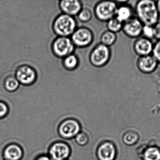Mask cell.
Masks as SVG:
<instances>
[{"label": "cell", "instance_id": "obj_1", "mask_svg": "<svg viewBox=\"0 0 160 160\" xmlns=\"http://www.w3.org/2000/svg\"><path fill=\"white\" fill-rule=\"evenodd\" d=\"M136 18L146 26L153 27L159 22L160 16L156 7V2L152 0H140L135 8Z\"/></svg>", "mask_w": 160, "mask_h": 160}, {"label": "cell", "instance_id": "obj_2", "mask_svg": "<svg viewBox=\"0 0 160 160\" xmlns=\"http://www.w3.org/2000/svg\"><path fill=\"white\" fill-rule=\"evenodd\" d=\"M76 26V22L72 17L63 14L55 19L53 29L60 37H67L75 31Z\"/></svg>", "mask_w": 160, "mask_h": 160}, {"label": "cell", "instance_id": "obj_3", "mask_svg": "<svg viewBox=\"0 0 160 160\" xmlns=\"http://www.w3.org/2000/svg\"><path fill=\"white\" fill-rule=\"evenodd\" d=\"M111 58L110 47L102 43L94 47L90 55V61L94 67L101 68L108 64Z\"/></svg>", "mask_w": 160, "mask_h": 160}, {"label": "cell", "instance_id": "obj_4", "mask_svg": "<svg viewBox=\"0 0 160 160\" xmlns=\"http://www.w3.org/2000/svg\"><path fill=\"white\" fill-rule=\"evenodd\" d=\"M118 7L116 1H102L95 5L94 14L98 20L107 22L115 17Z\"/></svg>", "mask_w": 160, "mask_h": 160}, {"label": "cell", "instance_id": "obj_5", "mask_svg": "<svg viewBox=\"0 0 160 160\" xmlns=\"http://www.w3.org/2000/svg\"><path fill=\"white\" fill-rule=\"evenodd\" d=\"M81 132V127L77 120L69 118L64 120L58 127L60 136L64 139H72Z\"/></svg>", "mask_w": 160, "mask_h": 160}, {"label": "cell", "instance_id": "obj_6", "mask_svg": "<svg viewBox=\"0 0 160 160\" xmlns=\"http://www.w3.org/2000/svg\"><path fill=\"white\" fill-rule=\"evenodd\" d=\"M74 49V45L68 37H59L52 45L54 54L59 58H64L71 55Z\"/></svg>", "mask_w": 160, "mask_h": 160}, {"label": "cell", "instance_id": "obj_7", "mask_svg": "<svg viewBox=\"0 0 160 160\" xmlns=\"http://www.w3.org/2000/svg\"><path fill=\"white\" fill-rule=\"evenodd\" d=\"M71 152V148L67 143L58 141L50 146L48 154L52 160H67Z\"/></svg>", "mask_w": 160, "mask_h": 160}, {"label": "cell", "instance_id": "obj_8", "mask_svg": "<svg viewBox=\"0 0 160 160\" xmlns=\"http://www.w3.org/2000/svg\"><path fill=\"white\" fill-rule=\"evenodd\" d=\"M92 32L87 28H81L76 30L72 34V41L74 45L78 47H86L93 42Z\"/></svg>", "mask_w": 160, "mask_h": 160}, {"label": "cell", "instance_id": "obj_9", "mask_svg": "<svg viewBox=\"0 0 160 160\" xmlns=\"http://www.w3.org/2000/svg\"><path fill=\"white\" fill-rule=\"evenodd\" d=\"M143 26V24L136 17H134L123 23L122 31L127 37L137 39L142 35Z\"/></svg>", "mask_w": 160, "mask_h": 160}, {"label": "cell", "instance_id": "obj_10", "mask_svg": "<svg viewBox=\"0 0 160 160\" xmlns=\"http://www.w3.org/2000/svg\"><path fill=\"white\" fill-rule=\"evenodd\" d=\"M35 70L30 66L23 65L18 69L16 78L19 83L24 85H30L35 82L36 79Z\"/></svg>", "mask_w": 160, "mask_h": 160}, {"label": "cell", "instance_id": "obj_11", "mask_svg": "<svg viewBox=\"0 0 160 160\" xmlns=\"http://www.w3.org/2000/svg\"><path fill=\"white\" fill-rule=\"evenodd\" d=\"M159 63L152 55L138 58L137 61L138 69L144 74H150L154 72Z\"/></svg>", "mask_w": 160, "mask_h": 160}, {"label": "cell", "instance_id": "obj_12", "mask_svg": "<svg viewBox=\"0 0 160 160\" xmlns=\"http://www.w3.org/2000/svg\"><path fill=\"white\" fill-rule=\"evenodd\" d=\"M153 45L151 40L140 36L135 41L133 50L139 57L152 55Z\"/></svg>", "mask_w": 160, "mask_h": 160}, {"label": "cell", "instance_id": "obj_13", "mask_svg": "<svg viewBox=\"0 0 160 160\" xmlns=\"http://www.w3.org/2000/svg\"><path fill=\"white\" fill-rule=\"evenodd\" d=\"M117 154L116 147L110 142L101 143L97 149L96 155L99 160H115Z\"/></svg>", "mask_w": 160, "mask_h": 160}, {"label": "cell", "instance_id": "obj_14", "mask_svg": "<svg viewBox=\"0 0 160 160\" xmlns=\"http://www.w3.org/2000/svg\"><path fill=\"white\" fill-rule=\"evenodd\" d=\"M60 7L64 14L72 17L78 15L82 9V4L79 1L65 0L60 2Z\"/></svg>", "mask_w": 160, "mask_h": 160}, {"label": "cell", "instance_id": "obj_15", "mask_svg": "<svg viewBox=\"0 0 160 160\" xmlns=\"http://www.w3.org/2000/svg\"><path fill=\"white\" fill-rule=\"evenodd\" d=\"M23 156L22 148L16 144H11L6 146L3 152L5 160H20Z\"/></svg>", "mask_w": 160, "mask_h": 160}, {"label": "cell", "instance_id": "obj_16", "mask_svg": "<svg viewBox=\"0 0 160 160\" xmlns=\"http://www.w3.org/2000/svg\"><path fill=\"white\" fill-rule=\"evenodd\" d=\"M133 9L130 5L126 3L118 6L115 17L124 23L133 18Z\"/></svg>", "mask_w": 160, "mask_h": 160}, {"label": "cell", "instance_id": "obj_17", "mask_svg": "<svg viewBox=\"0 0 160 160\" xmlns=\"http://www.w3.org/2000/svg\"><path fill=\"white\" fill-rule=\"evenodd\" d=\"M117 40L116 33L108 30L102 33L100 38L101 43L110 47L116 43Z\"/></svg>", "mask_w": 160, "mask_h": 160}, {"label": "cell", "instance_id": "obj_18", "mask_svg": "<svg viewBox=\"0 0 160 160\" xmlns=\"http://www.w3.org/2000/svg\"><path fill=\"white\" fill-rule=\"evenodd\" d=\"M144 160H160V149L156 147H150L146 149L143 153Z\"/></svg>", "mask_w": 160, "mask_h": 160}, {"label": "cell", "instance_id": "obj_19", "mask_svg": "<svg viewBox=\"0 0 160 160\" xmlns=\"http://www.w3.org/2000/svg\"><path fill=\"white\" fill-rule=\"evenodd\" d=\"M19 85V82L16 78L9 76L4 80L3 86L7 91L13 92L18 89Z\"/></svg>", "mask_w": 160, "mask_h": 160}, {"label": "cell", "instance_id": "obj_20", "mask_svg": "<svg viewBox=\"0 0 160 160\" xmlns=\"http://www.w3.org/2000/svg\"><path fill=\"white\" fill-rule=\"evenodd\" d=\"M123 24L115 17L107 22V28L108 30L117 33L122 30Z\"/></svg>", "mask_w": 160, "mask_h": 160}, {"label": "cell", "instance_id": "obj_21", "mask_svg": "<svg viewBox=\"0 0 160 160\" xmlns=\"http://www.w3.org/2000/svg\"><path fill=\"white\" fill-rule=\"evenodd\" d=\"M78 64V60L77 57L72 54L65 57L63 60V66L68 70H74L77 67Z\"/></svg>", "mask_w": 160, "mask_h": 160}, {"label": "cell", "instance_id": "obj_22", "mask_svg": "<svg viewBox=\"0 0 160 160\" xmlns=\"http://www.w3.org/2000/svg\"><path fill=\"white\" fill-rule=\"evenodd\" d=\"M138 140V134L133 131L126 133L122 137V141L123 143L128 146H131L136 144Z\"/></svg>", "mask_w": 160, "mask_h": 160}, {"label": "cell", "instance_id": "obj_23", "mask_svg": "<svg viewBox=\"0 0 160 160\" xmlns=\"http://www.w3.org/2000/svg\"><path fill=\"white\" fill-rule=\"evenodd\" d=\"M74 139L78 145L83 146L88 143L89 137L87 134L81 131L75 137Z\"/></svg>", "mask_w": 160, "mask_h": 160}, {"label": "cell", "instance_id": "obj_24", "mask_svg": "<svg viewBox=\"0 0 160 160\" xmlns=\"http://www.w3.org/2000/svg\"><path fill=\"white\" fill-rule=\"evenodd\" d=\"M78 17L79 20L82 22H87L90 21L92 18V14L88 9L81 10L78 13Z\"/></svg>", "mask_w": 160, "mask_h": 160}, {"label": "cell", "instance_id": "obj_25", "mask_svg": "<svg viewBox=\"0 0 160 160\" xmlns=\"http://www.w3.org/2000/svg\"><path fill=\"white\" fill-rule=\"evenodd\" d=\"M142 35L143 37L152 40V39L154 38L153 27L152 26L144 25L142 29Z\"/></svg>", "mask_w": 160, "mask_h": 160}, {"label": "cell", "instance_id": "obj_26", "mask_svg": "<svg viewBox=\"0 0 160 160\" xmlns=\"http://www.w3.org/2000/svg\"><path fill=\"white\" fill-rule=\"evenodd\" d=\"M152 55L156 59L158 63H160V40H158L153 45Z\"/></svg>", "mask_w": 160, "mask_h": 160}, {"label": "cell", "instance_id": "obj_27", "mask_svg": "<svg viewBox=\"0 0 160 160\" xmlns=\"http://www.w3.org/2000/svg\"><path fill=\"white\" fill-rule=\"evenodd\" d=\"M9 110V107L7 104L3 101H0V119L6 117Z\"/></svg>", "mask_w": 160, "mask_h": 160}, {"label": "cell", "instance_id": "obj_28", "mask_svg": "<svg viewBox=\"0 0 160 160\" xmlns=\"http://www.w3.org/2000/svg\"><path fill=\"white\" fill-rule=\"evenodd\" d=\"M153 27L154 39H156L157 41L160 40V22H158Z\"/></svg>", "mask_w": 160, "mask_h": 160}, {"label": "cell", "instance_id": "obj_29", "mask_svg": "<svg viewBox=\"0 0 160 160\" xmlns=\"http://www.w3.org/2000/svg\"><path fill=\"white\" fill-rule=\"evenodd\" d=\"M35 160H52L48 154H42L38 156Z\"/></svg>", "mask_w": 160, "mask_h": 160}, {"label": "cell", "instance_id": "obj_30", "mask_svg": "<svg viewBox=\"0 0 160 160\" xmlns=\"http://www.w3.org/2000/svg\"><path fill=\"white\" fill-rule=\"evenodd\" d=\"M156 4L158 14H159V16L160 17V0L156 2Z\"/></svg>", "mask_w": 160, "mask_h": 160}, {"label": "cell", "instance_id": "obj_31", "mask_svg": "<svg viewBox=\"0 0 160 160\" xmlns=\"http://www.w3.org/2000/svg\"></svg>", "mask_w": 160, "mask_h": 160}]
</instances>
